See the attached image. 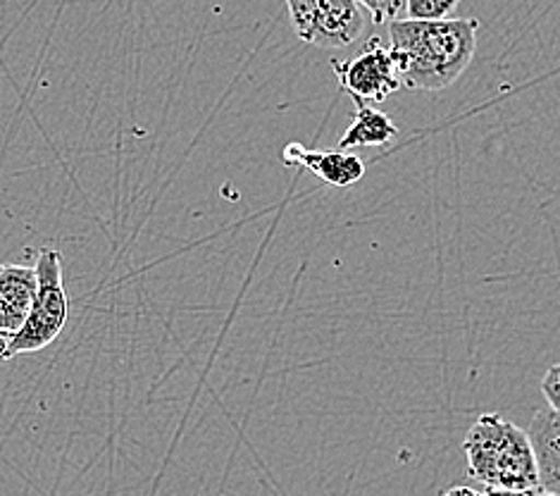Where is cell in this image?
I'll return each instance as SVG.
<instances>
[{
  "label": "cell",
  "instance_id": "obj_1",
  "mask_svg": "<svg viewBox=\"0 0 560 496\" xmlns=\"http://www.w3.org/2000/svg\"><path fill=\"white\" fill-rule=\"evenodd\" d=\"M479 20H394L389 50L398 79L410 91H444L468 70Z\"/></svg>",
  "mask_w": 560,
  "mask_h": 496
},
{
  "label": "cell",
  "instance_id": "obj_2",
  "mask_svg": "<svg viewBox=\"0 0 560 496\" xmlns=\"http://www.w3.org/2000/svg\"><path fill=\"white\" fill-rule=\"evenodd\" d=\"M463 453L470 477L487 489L525 492L539 487L529 435L501 413L479 415L463 439Z\"/></svg>",
  "mask_w": 560,
  "mask_h": 496
},
{
  "label": "cell",
  "instance_id": "obj_3",
  "mask_svg": "<svg viewBox=\"0 0 560 496\" xmlns=\"http://www.w3.org/2000/svg\"><path fill=\"white\" fill-rule=\"evenodd\" d=\"M36 297L30 318L10 339L12 358L44 351L56 342L70 318V299L62 281V256L56 249H44L36 258Z\"/></svg>",
  "mask_w": 560,
  "mask_h": 496
},
{
  "label": "cell",
  "instance_id": "obj_4",
  "mask_svg": "<svg viewBox=\"0 0 560 496\" xmlns=\"http://www.w3.org/2000/svg\"><path fill=\"white\" fill-rule=\"evenodd\" d=\"M287 10L301 42L325 50L353 46L370 20L355 0H287Z\"/></svg>",
  "mask_w": 560,
  "mask_h": 496
},
{
  "label": "cell",
  "instance_id": "obj_5",
  "mask_svg": "<svg viewBox=\"0 0 560 496\" xmlns=\"http://www.w3.org/2000/svg\"><path fill=\"white\" fill-rule=\"evenodd\" d=\"M331 70L353 103H382L404 89L392 50L382 44L380 36L368 38L363 50L351 60L341 62L331 58Z\"/></svg>",
  "mask_w": 560,
  "mask_h": 496
},
{
  "label": "cell",
  "instance_id": "obj_6",
  "mask_svg": "<svg viewBox=\"0 0 560 496\" xmlns=\"http://www.w3.org/2000/svg\"><path fill=\"white\" fill-rule=\"evenodd\" d=\"M284 163L303 168L313 177L323 180L337 189H346L365 177L363 158L343 149H305L301 143H289L284 149Z\"/></svg>",
  "mask_w": 560,
  "mask_h": 496
},
{
  "label": "cell",
  "instance_id": "obj_7",
  "mask_svg": "<svg viewBox=\"0 0 560 496\" xmlns=\"http://www.w3.org/2000/svg\"><path fill=\"white\" fill-rule=\"evenodd\" d=\"M36 297V270L34 267L5 263L0 265V330L18 334L30 318Z\"/></svg>",
  "mask_w": 560,
  "mask_h": 496
},
{
  "label": "cell",
  "instance_id": "obj_8",
  "mask_svg": "<svg viewBox=\"0 0 560 496\" xmlns=\"http://www.w3.org/2000/svg\"><path fill=\"white\" fill-rule=\"evenodd\" d=\"M527 435L535 449L539 487L560 496V415L551 406L539 408Z\"/></svg>",
  "mask_w": 560,
  "mask_h": 496
},
{
  "label": "cell",
  "instance_id": "obj_9",
  "mask_svg": "<svg viewBox=\"0 0 560 496\" xmlns=\"http://www.w3.org/2000/svg\"><path fill=\"white\" fill-rule=\"evenodd\" d=\"M355 105V117L351 127L341 134L339 149L353 151L363 149V146H372V149H380V146H389L398 137V127L394 119L372 108L370 103H353Z\"/></svg>",
  "mask_w": 560,
  "mask_h": 496
},
{
  "label": "cell",
  "instance_id": "obj_10",
  "mask_svg": "<svg viewBox=\"0 0 560 496\" xmlns=\"http://www.w3.org/2000/svg\"><path fill=\"white\" fill-rule=\"evenodd\" d=\"M460 0H406L408 20H448Z\"/></svg>",
  "mask_w": 560,
  "mask_h": 496
},
{
  "label": "cell",
  "instance_id": "obj_11",
  "mask_svg": "<svg viewBox=\"0 0 560 496\" xmlns=\"http://www.w3.org/2000/svg\"><path fill=\"white\" fill-rule=\"evenodd\" d=\"M375 24H389L406 15V0H355Z\"/></svg>",
  "mask_w": 560,
  "mask_h": 496
},
{
  "label": "cell",
  "instance_id": "obj_12",
  "mask_svg": "<svg viewBox=\"0 0 560 496\" xmlns=\"http://www.w3.org/2000/svg\"><path fill=\"white\" fill-rule=\"evenodd\" d=\"M541 394L546 406H551L560 415V364L551 366L541 378Z\"/></svg>",
  "mask_w": 560,
  "mask_h": 496
},
{
  "label": "cell",
  "instance_id": "obj_13",
  "mask_svg": "<svg viewBox=\"0 0 560 496\" xmlns=\"http://www.w3.org/2000/svg\"><path fill=\"white\" fill-rule=\"evenodd\" d=\"M442 496H513V492H501V489H487V492H475L468 487H453L451 492Z\"/></svg>",
  "mask_w": 560,
  "mask_h": 496
},
{
  "label": "cell",
  "instance_id": "obj_14",
  "mask_svg": "<svg viewBox=\"0 0 560 496\" xmlns=\"http://www.w3.org/2000/svg\"><path fill=\"white\" fill-rule=\"evenodd\" d=\"M10 334H5L3 330H0V364H8V360H12V354H10Z\"/></svg>",
  "mask_w": 560,
  "mask_h": 496
},
{
  "label": "cell",
  "instance_id": "obj_15",
  "mask_svg": "<svg viewBox=\"0 0 560 496\" xmlns=\"http://www.w3.org/2000/svg\"><path fill=\"white\" fill-rule=\"evenodd\" d=\"M513 496H558V494L546 492L541 487H532V489H525V492H513Z\"/></svg>",
  "mask_w": 560,
  "mask_h": 496
}]
</instances>
